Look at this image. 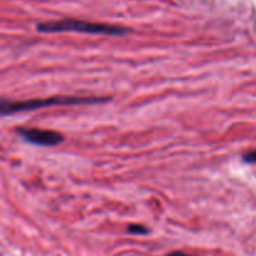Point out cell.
Segmentation results:
<instances>
[{
    "mask_svg": "<svg viewBox=\"0 0 256 256\" xmlns=\"http://www.w3.org/2000/svg\"><path fill=\"white\" fill-rule=\"evenodd\" d=\"M36 30L40 32H84V34L109 35V36H124V35L130 32V30L126 29V28L76 19H64L56 20V22H40V24L36 25Z\"/></svg>",
    "mask_w": 256,
    "mask_h": 256,
    "instance_id": "1",
    "label": "cell"
},
{
    "mask_svg": "<svg viewBox=\"0 0 256 256\" xmlns=\"http://www.w3.org/2000/svg\"><path fill=\"white\" fill-rule=\"evenodd\" d=\"M110 98L99 96H52L46 99H34L28 102H9L2 100L0 112L2 115H10L14 112H30V110L42 109V108L58 106V105H85V104H100L109 102Z\"/></svg>",
    "mask_w": 256,
    "mask_h": 256,
    "instance_id": "2",
    "label": "cell"
},
{
    "mask_svg": "<svg viewBox=\"0 0 256 256\" xmlns=\"http://www.w3.org/2000/svg\"><path fill=\"white\" fill-rule=\"evenodd\" d=\"M16 132L24 142L36 145V146L52 148L64 142L62 134L54 132V130L36 129V128H30V129L29 128H18Z\"/></svg>",
    "mask_w": 256,
    "mask_h": 256,
    "instance_id": "3",
    "label": "cell"
},
{
    "mask_svg": "<svg viewBox=\"0 0 256 256\" xmlns=\"http://www.w3.org/2000/svg\"><path fill=\"white\" fill-rule=\"evenodd\" d=\"M128 232L132 235H146L149 234V229L144 225H140V224H130L128 226Z\"/></svg>",
    "mask_w": 256,
    "mask_h": 256,
    "instance_id": "4",
    "label": "cell"
},
{
    "mask_svg": "<svg viewBox=\"0 0 256 256\" xmlns=\"http://www.w3.org/2000/svg\"><path fill=\"white\" fill-rule=\"evenodd\" d=\"M242 162H248V164H256V150L242 154Z\"/></svg>",
    "mask_w": 256,
    "mask_h": 256,
    "instance_id": "5",
    "label": "cell"
},
{
    "mask_svg": "<svg viewBox=\"0 0 256 256\" xmlns=\"http://www.w3.org/2000/svg\"><path fill=\"white\" fill-rule=\"evenodd\" d=\"M166 256H194V255L186 254V252H170V254H168Z\"/></svg>",
    "mask_w": 256,
    "mask_h": 256,
    "instance_id": "6",
    "label": "cell"
}]
</instances>
